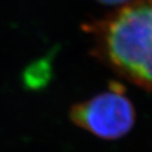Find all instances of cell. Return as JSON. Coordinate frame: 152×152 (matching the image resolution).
<instances>
[{
  "label": "cell",
  "instance_id": "cell-1",
  "mask_svg": "<svg viewBox=\"0 0 152 152\" xmlns=\"http://www.w3.org/2000/svg\"><path fill=\"white\" fill-rule=\"evenodd\" d=\"M92 52L126 80L152 92V0H131L86 23Z\"/></svg>",
  "mask_w": 152,
  "mask_h": 152
},
{
  "label": "cell",
  "instance_id": "cell-2",
  "mask_svg": "<svg viewBox=\"0 0 152 152\" xmlns=\"http://www.w3.org/2000/svg\"><path fill=\"white\" fill-rule=\"evenodd\" d=\"M70 119L97 137L118 140L134 126L135 109L123 86L111 83L107 91L74 104Z\"/></svg>",
  "mask_w": 152,
  "mask_h": 152
},
{
  "label": "cell",
  "instance_id": "cell-3",
  "mask_svg": "<svg viewBox=\"0 0 152 152\" xmlns=\"http://www.w3.org/2000/svg\"><path fill=\"white\" fill-rule=\"evenodd\" d=\"M97 1L106 5H119V7H121V5L130 2L131 0H97Z\"/></svg>",
  "mask_w": 152,
  "mask_h": 152
}]
</instances>
